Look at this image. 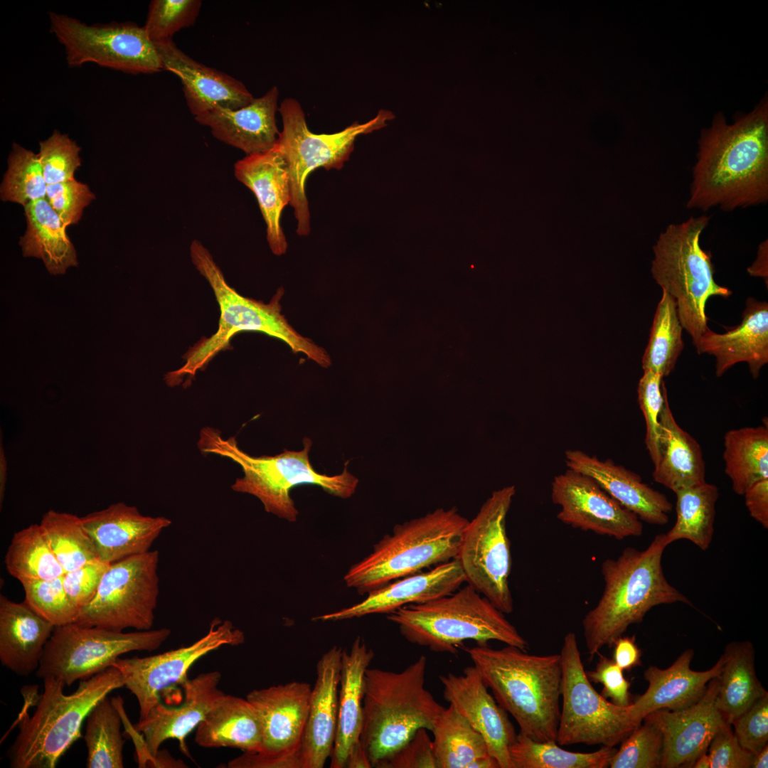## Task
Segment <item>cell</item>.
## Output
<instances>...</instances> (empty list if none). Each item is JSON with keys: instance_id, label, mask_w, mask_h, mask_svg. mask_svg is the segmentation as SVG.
Returning a JSON list of instances; mask_svg holds the SVG:
<instances>
[{"instance_id": "59", "label": "cell", "mask_w": 768, "mask_h": 768, "mask_svg": "<svg viewBox=\"0 0 768 768\" xmlns=\"http://www.w3.org/2000/svg\"><path fill=\"white\" fill-rule=\"evenodd\" d=\"M613 661L623 671H629L641 664V651L636 644L635 636H620L613 644Z\"/></svg>"}, {"instance_id": "31", "label": "cell", "mask_w": 768, "mask_h": 768, "mask_svg": "<svg viewBox=\"0 0 768 768\" xmlns=\"http://www.w3.org/2000/svg\"><path fill=\"white\" fill-rule=\"evenodd\" d=\"M698 353L716 358V375L721 376L736 363L746 362L754 378L768 362V304L753 298L747 300L742 320L724 334L710 329L695 345Z\"/></svg>"}, {"instance_id": "43", "label": "cell", "mask_w": 768, "mask_h": 768, "mask_svg": "<svg viewBox=\"0 0 768 768\" xmlns=\"http://www.w3.org/2000/svg\"><path fill=\"white\" fill-rule=\"evenodd\" d=\"M617 750L602 746L592 752H571L556 742H537L519 732L509 754L513 768H606Z\"/></svg>"}, {"instance_id": "47", "label": "cell", "mask_w": 768, "mask_h": 768, "mask_svg": "<svg viewBox=\"0 0 768 768\" xmlns=\"http://www.w3.org/2000/svg\"><path fill=\"white\" fill-rule=\"evenodd\" d=\"M21 585L24 602L53 625L58 626L76 622L80 611L65 592L63 575L51 580L24 582Z\"/></svg>"}, {"instance_id": "52", "label": "cell", "mask_w": 768, "mask_h": 768, "mask_svg": "<svg viewBox=\"0 0 768 768\" xmlns=\"http://www.w3.org/2000/svg\"><path fill=\"white\" fill-rule=\"evenodd\" d=\"M46 198L67 228L79 222L95 195L87 185L73 179L47 185Z\"/></svg>"}, {"instance_id": "4", "label": "cell", "mask_w": 768, "mask_h": 768, "mask_svg": "<svg viewBox=\"0 0 768 768\" xmlns=\"http://www.w3.org/2000/svg\"><path fill=\"white\" fill-rule=\"evenodd\" d=\"M192 263L212 288L220 316L217 331L198 341L184 355V364L169 372L164 378L170 387L178 385L186 378L191 380L196 373L222 350L230 346L233 337L241 331H258L287 343L294 353H302L324 368L331 364L329 355L311 339L302 336L281 313L280 287L268 304L240 295L226 282L224 275L207 248L198 240L190 246Z\"/></svg>"}, {"instance_id": "30", "label": "cell", "mask_w": 768, "mask_h": 768, "mask_svg": "<svg viewBox=\"0 0 768 768\" xmlns=\"http://www.w3.org/2000/svg\"><path fill=\"white\" fill-rule=\"evenodd\" d=\"M278 98L279 90L273 86L242 107H216L195 119L208 127L215 138L247 155L266 151L278 140L279 131L275 117L279 110Z\"/></svg>"}, {"instance_id": "3", "label": "cell", "mask_w": 768, "mask_h": 768, "mask_svg": "<svg viewBox=\"0 0 768 768\" xmlns=\"http://www.w3.org/2000/svg\"><path fill=\"white\" fill-rule=\"evenodd\" d=\"M499 705L511 714L520 732L537 742H556L560 715L562 661L560 654H529L506 645L466 648Z\"/></svg>"}, {"instance_id": "50", "label": "cell", "mask_w": 768, "mask_h": 768, "mask_svg": "<svg viewBox=\"0 0 768 768\" xmlns=\"http://www.w3.org/2000/svg\"><path fill=\"white\" fill-rule=\"evenodd\" d=\"M38 154L47 185L73 180L80 166V148L68 134L55 130L39 143Z\"/></svg>"}, {"instance_id": "8", "label": "cell", "mask_w": 768, "mask_h": 768, "mask_svg": "<svg viewBox=\"0 0 768 768\" xmlns=\"http://www.w3.org/2000/svg\"><path fill=\"white\" fill-rule=\"evenodd\" d=\"M303 444L304 448L299 451L284 449L274 456L253 457L241 450L234 437L223 439L218 430L207 427L201 431L198 447L204 454L225 457L241 466L244 475L231 486L233 491L255 496L267 513L295 522L299 511L290 495L294 486L316 485L331 495L348 498L355 493L358 483L348 471V462L340 474L328 476L317 472L309 458L312 442L305 437Z\"/></svg>"}, {"instance_id": "24", "label": "cell", "mask_w": 768, "mask_h": 768, "mask_svg": "<svg viewBox=\"0 0 768 768\" xmlns=\"http://www.w3.org/2000/svg\"><path fill=\"white\" fill-rule=\"evenodd\" d=\"M465 576L457 558L432 569L405 576L368 593L361 602L336 612L317 616L316 621L335 622L372 614H389L403 606L429 602L458 590Z\"/></svg>"}, {"instance_id": "49", "label": "cell", "mask_w": 768, "mask_h": 768, "mask_svg": "<svg viewBox=\"0 0 768 768\" xmlns=\"http://www.w3.org/2000/svg\"><path fill=\"white\" fill-rule=\"evenodd\" d=\"M201 5L200 0H153L143 27L154 43L172 39L174 33L195 23Z\"/></svg>"}, {"instance_id": "15", "label": "cell", "mask_w": 768, "mask_h": 768, "mask_svg": "<svg viewBox=\"0 0 768 768\" xmlns=\"http://www.w3.org/2000/svg\"><path fill=\"white\" fill-rule=\"evenodd\" d=\"M159 562L155 550L110 564L75 623L118 631L151 629L159 594Z\"/></svg>"}, {"instance_id": "17", "label": "cell", "mask_w": 768, "mask_h": 768, "mask_svg": "<svg viewBox=\"0 0 768 768\" xmlns=\"http://www.w3.org/2000/svg\"><path fill=\"white\" fill-rule=\"evenodd\" d=\"M312 688L305 682L255 689L246 696L260 718L262 749L244 752L228 762L229 768H301L300 748L309 715Z\"/></svg>"}, {"instance_id": "38", "label": "cell", "mask_w": 768, "mask_h": 768, "mask_svg": "<svg viewBox=\"0 0 768 768\" xmlns=\"http://www.w3.org/2000/svg\"><path fill=\"white\" fill-rule=\"evenodd\" d=\"M722 656L724 663L718 677L716 705L724 719L732 725L755 700L768 692L757 677L754 649L750 641L729 643Z\"/></svg>"}, {"instance_id": "25", "label": "cell", "mask_w": 768, "mask_h": 768, "mask_svg": "<svg viewBox=\"0 0 768 768\" xmlns=\"http://www.w3.org/2000/svg\"><path fill=\"white\" fill-rule=\"evenodd\" d=\"M154 45L163 70L175 74L181 81L186 104L194 117L216 107L236 110L254 99L241 81L196 61L172 39Z\"/></svg>"}, {"instance_id": "34", "label": "cell", "mask_w": 768, "mask_h": 768, "mask_svg": "<svg viewBox=\"0 0 768 768\" xmlns=\"http://www.w3.org/2000/svg\"><path fill=\"white\" fill-rule=\"evenodd\" d=\"M658 457L654 464L655 481L674 493L705 481V467L700 446L676 422L667 394L659 414Z\"/></svg>"}, {"instance_id": "60", "label": "cell", "mask_w": 768, "mask_h": 768, "mask_svg": "<svg viewBox=\"0 0 768 768\" xmlns=\"http://www.w3.org/2000/svg\"><path fill=\"white\" fill-rule=\"evenodd\" d=\"M346 767L370 768L372 767L366 752L361 742L356 743L349 752Z\"/></svg>"}, {"instance_id": "62", "label": "cell", "mask_w": 768, "mask_h": 768, "mask_svg": "<svg viewBox=\"0 0 768 768\" xmlns=\"http://www.w3.org/2000/svg\"><path fill=\"white\" fill-rule=\"evenodd\" d=\"M7 460L4 449V445L1 442H0V508H2V503L4 499L6 484L7 479Z\"/></svg>"}, {"instance_id": "22", "label": "cell", "mask_w": 768, "mask_h": 768, "mask_svg": "<svg viewBox=\"0 0 768 768\" xmlns=\"http://www.w3.org/2000/svg\"><path fill=\"white\" fill-rule=\"evenodd\" d=\"M220 679L221 673L217 671L188 678L182 685L185 696L180 705L166 706L160 701L134 725L133 729L142 734L143 747L151 758L158 756L161 745L169 739L177 740L181 751L191 757L186 739L225 694L218 688Z\"/></svg>"}, {"instance_id": "14", "label": "cell", "mask_w": 768, "mask_h": 768, "mask_svg": "<svg viewBox=\"0 0 768 768\" xmlns=\"http://www.w3.org/2000/svg\"><path fill=\"white\" fill-rule=\"evenodd\" d=\"M515 494L514 486L491 494L467 524L457 558L466 582L504 614L514 609L508 580L511 543L506 524Z\"/></svg>"}, {"instance_id": "20", "label": "cell", "mask_w": 768, "mask_h": 768, "mask_svg": "<svg viewBox=\"0 0 768 768\" xmlns=\"http://www.w3.org/2000/svg\"><path fill=\"white\" fill-rule=\"evenodd\" d=\"M718 677L710 681L701 698L690 707L680 710H655L643 719L661 732L660 767H693L699 755L708 751L718 729L727 722L716 705Z\"/></svg>"}, {"instance_id": "2", "label": "cell", "mask_w": 768, "mask_h": 768, "mask_svg": "<svg viewBox=\"0 0 768 768\" xmlns=\"http://www.w3.org/2000/svg\"><path fill=\"white\" fill-rule=\"evenodd\" d=\"M668 545L661 533L643 550L626 547L617 558L603 561V592L582 622L590 659L603 647L612 646L629 626L641 623L654 607L676 602L693 606L664 575L662 557Z\"/></svg>"}, {"instance_id": "32", "label": "cell", "mask_w": 768, "mask_h": 768, "mask_svg": "<svg viewBox=\"0 0 768 768\" xmlns=\"http://www.w3.org/2000/svg\"><path fill=\"white\" fill-rule=\"evenodd\" d=\"M54 628L24 602L18 603L1 594V664L18 676H27L36 671Z\"/></svg>"}, {"instance_id": "6", "label": "cell", "mask_w": 768, "mask_h": 768, "mask_svg": "<svg viewBox=\"0 0 768 768\" xmlns=\"http://www.w3.org/2000/svg\"><path fill=\"white\" fill-rule=\"evenodd\" d=\"M427 657L400 672L368 668L361 742L372 767L390 757L420 728L432 731L444 709L425 687Z\"/></svg>"}, {"instance_id": "51", "label": "cell", "mask_w": 768, "mask_h": 768, "mask_svg": "<svg viewBox=\"0 0 768 768\" xmlns=\"http://www.w3.org/2000/svg\"><path fill=\"white\" fill-rule=\"evenodd\" d=\"M663 378L653 371L644 370L638 385L639 404L646 423L645 443L654 464L658 457L659 414L667 394Z\"/></svg>"}, {"instance_id": "56", "label": "cell", "mask_w": 768, "mask_h": 768, "mask_svg": "<svg viewBox=\"0 0 768 768\" xmlns=\"http://www.w3.org/2000/svg\"><path fill=\"white\" fill-rule=\"evenodd\" d=\"M377 767L438 768L427 730L419 729L408 742Z\"/></svg>"}, {"instance_id": "41", "label": "cell", "mask_w": 768, "mask_h": 768, "mask_svg": "<svg viewBox=\"0 0 768 768\" xmlns=\"http://www.w3.org/2000/svg\"><path fill=\"white\" fill-rule=\"evenodd\" d=\"M119 708L118 696L110 699L106 695L88 713L84 735L87 749V767H124L122 709Z\"/></svg>"}, {"instance_id": "29", "label": "cell", "mask_w": 768, "mask_h": 768, "mask_svg": "<svg viewBox=\"0 0 768 768\" xmlns=\"http://www.w3.org/2000/svg\"><path fill=\"white\" fill-rule=\"evenodd\" d=\"M341 647L334 646L316 664L307 721L300 748L301 768H322L331 757L336 735Z\"/></svg>"}, {"instance_id": "16", "label": "cell", "mask_w": 768, "mask_h": 768, "mask_svg": "<svg viewBox=\"0 0 768 768\" xmlns=\"http://www.w3.org/2000/svg\"><path fill=\"white\" fill-rule=\"evenodd\" d=\"M50 30L64 46L69 66L87 63L131 74L163 70L154 43L144 28L130 23L87 25L50 12Z\"/></svg>"}, {"instance_id": "33", "label": "cell", "mask_w": 768, "mask_h": 768, "mask_svg": "<svg viewBox=\"0 0 768 768\" xmlns=\"http://www.w3.org/2000/svg\"><path fill=\"white\" fill-rule=\"evenodd\" d=\"M373 658V651L361 636L353 641L349 651H343L337 725L331 755V768L346 767L350 750L360 740L364 678Z\"/></svg>"}, {"instance_id": "64", "label": "cell", "mask_w": 768, "mask_h": 768, "mask_svg": "<svg viewBox=\"0 0 768 768\" xmlns=\"http://www.w3.org/2000/svg\"><path fill=\"white\" fill-rule=\"evenodd\" d=\"M694 768H710V759L708 751L703 752L695 761Z\"/></svg>"}, {"instance_id": "40", "label": "cell", "mask_w": 768, "mask_h": 768, "mask_svg": "<svg viewBox=\"0 0 768 768\" xmlns=\"http://www.w3.org/2000/svg\"><path fill=\"white\" fill-rule=\"evenodd\" d=\"M676 495V521L666 533L668 545L678 540L691 541L703 550L709 548L714 534L718 487L706 481L681 489Z\"/></svg>"}, {"instance_id": "13", "label": "cell", "mask_w": 768, "mask_h": 768, "mask_svg": "<svg viewBox=\"0 0 768 768\" xmlns=\"http://www.w3.org/2000/svg\"><path fill=\"white\" fill-rule=\"evenodd\" d=\"M562 708L556 742L615 747L639 725L627 707L608 701L593 688L585 670L574 632L565 634L560 651ZM641 725V724H640Z\"/></svg>"}, {"instance_id": "19", "label": "cell", "mask_w": 768, "mask_h": 768, "mask_svg": "<svg viewBox=\"0 0 768 768\" xmlns=\"http://www.w3.org/2000/svg\"><path fill=\"white\" fill-rule=\"evenodd\" d=\"M551 499L560 507L562 523L583 531L623 540L639 537L643 523L636 515L609 496L590 476L568 469L555 476Z\"/></svg>"}, {"instance_id": "55", "label": "cell", "mask_w": 768, "mask_h": 768, "mask_svg": "<svg viewBox=\"0 0 768 768\" xmlns=\"http://www.w3.org/2000/svg\"><path fill=\"white\" fill-rule=\"evenodd\" d=\"M109 566V564L97 560L65 572L63 586L65 592L79 611L92 600Z\"/></svg>"}, {"instance_id": "18", "label": "cell", "mask_w": 768, "mask_h": 768, "mask_svg": "<svg viewBox=\"0 0 768 768\" xmlns=\"http://www.w3.org/2000/svg\"><path fill=\"white\" fill-rule=\"evenodd\" d=\"M245 634L228 620L215 619L208 632L193 644L150 656L122 658L112 664L122 674L124 687L136 697L139 719L144 720L161 701L164 691L182 686L198 659L223 646H238Z\"/></svg>"}, {"instance_id": "37", "label": "cell", "mask_w": 768, "mask_h": 768, "mask_svg": "<svg viewBox=\"0 0 768 768\" xmlns=\"http://www.w3.org/2000/svg\"><path fill=\"white\" fill-rule=\"evenodd\" d=\"M431 732L438 768H500L482 735L452 706L444 708Z\"/></svg>"}, {"instance_id": "45", "label": "cell", "mask_w": 768, "mask_h": 768, "mask_svg": "<svg viewBox=\"0 0 768 768\" xmlns=\"http://www.w3.org/2000/svg\"><path fill=\"white\" fill-rule=\"evenodd\" d=\"M683 329L675 300L663 291L642 358L644 370L653 371L663 378L672 372L683 348Z\"/></svg>"}, {"instance_id": "48", "label": "cell", "mask_w": 768, "mask_h": 768, "mask_svg": "<svg viewBox=\"0 0 768 768\" xmlns=\"http://www.w3.org/2000/svg\"><path fill=\"white\" fill-rule=\"evenodd\" d=\"M636 727L622 742L610 760L611 768L660 767L663 738L658 727L648 720Z\"/></svg>"}, {"instance_id": "46", "label": "cell", "mask_w": 768, "mask_h": 768, "mask_svg": "<svg viewBox=\"0 0 768 768\" xmlns=\"http://www.w3.org/2000/svg\"><path fill=\"white\" fill-rule=\"evenodd\" d=\"M46 188L38 155L14 143L1 184V199L24 206L31 201L46 198Z\"/></svg>"}, {"instance_id": "28", "label": "cell", "mask_w": 768, "mask_h": 768, "mask_svg": "<svg viewBox=\"0 0 768 768\" xmlns=\"http://www.w3.org/2000/svg\"><path fill=\"white\" fill-rule=\"evenodd\" d=\"M693 655L692 649H687L666 668L648 667L644 673L649 683L647 690L627 707L635 723L640 725L648 714L655 710H680L701 698L710 681L720 675L724 658L722 655L709 670L696 671L690 668Z\"/></svg>"}, {"instance_id": "27", "label": "cell", "mask_w": 768, "mask_h": 768, "mask_svg": "<svg viewBox=\"0 0 768 768\" xmlns=\"http://www.w3.org/2000/svg\"><path fill=\"white\" fill-rule=\"evenodd\" d=\"M236 178L255 194L266 224L267 240L276 255L287 243L280 225L282 212L291 201L287 162L277 142L266 151L248 154L234 166Z\"/></svg>"}, {"instance_id": "57", "label": "cell", "mask_w": 768, "mask_h": 768, "mask_svg": "<svg viewBox=\"0 0 768 768\" xmlns=\"http://www.w3.org/2000/svg\"><path fill=\"white\" fill-rule=\"evenodd\" d=\"M586 674L591 683L602 685L601 695L604 698H610L612 703L623 708L631 704L630 683L612 658L600 655L594 670Z\"/></svg>"}, {"instance_id": "1", "label": "cell", "mask_w": 768, "mask_h": 768, "mask_svg": "<svg viewBox=\"0 0 768 768\" xmlns=\"http://www.w3.org/2000/svg\"><path fill=\"white\" fill-rule=\"evenodd\" d=\"M767 200V102L732 124L719 113L702 130L687 208L731 211Z\"/></svg>"}, {"instance_id": "63", "label": "cell", "mask_w": 768, "mask_h": 768, "mask_svg": "<svg viewBox=\"0 0 768 768\" xmlns=\"http://www.w3.org/2000/svg\"><path fill=\"white\" fill-rule=\"evenodd\" d=\"M768 767V745L753 754L752 768H767Z\"/></svg>"}, {"instance_id": "7", "label": "cell", "mask_w": 768, "mask_h": 768, "mask_svg": "<svg viewBox=\"0 0 768 768\" xmlns=\"http://www.w3.org/2000/svg\"><path fill=\"white\" fill-rule=\"evenodd\" d=\"M504 614L467 584L450 594L403 606L387 619L407 641L437 653L456 654L469 640L478 645L498 641L526 651L528 641Z\"/></svg>"}, {"instance_id": "21", "label": "cell", "mask_w": 768, "mask_h": 768, "mask_svg": "<svg viewBox=\"0 0 768 768\" xmlns=\"http://www.w3.org/2000/svg\"><path fill=\"white\" fill-rule=\"evenodd\" d=\"M443 698L484 738L500 768H513L509 747L517 734L507 712L489 693L479 671L468 666L461 675H440Z\"/></svg>"}, {"instance_id": "54", "label": "cell", "mask_w": 768, "mask_h": 768, "mask_svg": "<svg viewBox=\"0 0 768 768\" xmlns=\"http://www.w3.org/2000/svg\"><path fill=\"white\" fill-rule=\"evenodd\" d=\"M731 724L725 722L716 731L708 748L710 768H750L753 754L740 744Z\"/></svg>"}, {"instance_id": "23", "label": "cell", "mask_w": 768, "mask_h": 768, "mask_svg": "<svg viewBox=\"0 0 768 768\" xmlns=\"http://www.w3.org/2000/svg\"><path fill=\"white\" fill-rule=\"evenodd\" d=\"M80 519L98 560L109 565L149 551L162 531L171 524L166 517L144 516L137 507L122 501Z\"/></svg>"}, {"instance_id": "35", "label": "cell", "mask_w": 768, "mask_h": 768, "mask_svg": "<svg viewBox=\"0 0 768 768\" xmlns=\"http://www.w3.org/2000/svg\"><path fill=\"white\" fill-rule=\"evenodd\" d=\"M262 727L252 705L242 698L226 695L217 701L198 725L196 743L204 748L231 747L244 752L262 749Z\"/></svg>"}, {"instance_id": "58", "label": "cell", "mask_w": 768, "mask_h": 768, "mask_svg": "<svg viewBox=\"0 0 768 768\" xmlns=\"http://www.w3.org/2000/svg\"><path fill=\"white\" fill-rule=\"evenodd\" d=\"M750 515L764 528H768V479L760 480L744 493Z\"/></svg>"}, {"instance_id": "11", "label": "cell", "mask_w": 768, "mask_h": 768, "mask_svg": "<svg viewBox=\"0 0 768 768\" xmlns=\"http://www.w3.org/2000/svg\"><path fill=\"white\" fill-rule=\"evenodd\" d=\"M282 129L277 144L287 165L289 176L291 201L297 220V233L305 236L310 232V217L305 183L308 176L315 169H340L352 153L356 139L385 127L394 117L388 110H380L370 121L361 124L355 122L344 129L333 134H315L306 124V116L300 103L295 99L286 98L279 107Z\"/></svg>"}, {"instance_id": "12", "label": "cell", "mask_w": 768, "mask_h": 768, "mask_svg": "<svg viewBox=\"0 0 768 768\" xmlns=\"http://www.w3.org/2000/svg\"><path fill=\"white\" fill-rule=\"evenodd\" d=\"M170 635L168 628L123 632L77 623L55 626L36 674L70 686L111 667L122 654L156 650Z\"/></svg>"}, {"instance_id": "61", "label": "cell", "mask_w": 768, "mask_h": 768, "mask_svg": "<svg viewBox=\"0 0 768 768\" xmlns=\"http://www.w3.org/2000/svg\"><path fill=\"white\" fill-rule=\"evenodd\" d=\"M748 272L753 276L767 277V240L762 242L758 249L757 257L754 263L747 269Z\"/></svg>"}, {"instance_id": "26", "label": "cell", "mask_w": 768, "mask_h": 768, "mask_svg": "<svg viewBox=\"0 0 768 768\" xmlns=\"http://www.w3.org/2000/svg\"><path fill=\"white\" fill-rule=\"evenodd\" d=\"M568 469L592 478L614 500L649 524L663 526L673 506L666 496L642 482L636 473L611 459L601 460L578 449L565 453Z\"/></svg>"}, {"instance_id": "9", "label": "cell", "mask_w": 768, "mask_h": 768, "mask_svg": "<svg viewBox=\"0 0 768 768\" xmlns=\"http://www.w3.org/2000/svg\"><path fill=\"white\" fill-rule=\"evenodd\" d=\"M469 521L454 507L437 508L395 526L343 577L348 587L368 594L388 583L458 556Z\"/></svg>"}, {"instance_id": "5", "label": "cell", "mask_w": 768, "mask_h": 768, "mask_svg": "<svg viewBox=\"0 0 768 768\" xmlns=\"http://www.w3.org/2000/svg\"><path fill=\"white\" fill-rule=\"evenodd\" d=\"M43 681L35 711L31 716L21 715L18 734L6 752L12 768H54L80 737L92 708L112 690L124 687L122 674L114 666L81 680L69 695L64 693L61 680L48 676Z\"/></svg>"}, {"instance_id": "36", "label": "cell", "mask_w": 768, "mask_h": 768, "mask_svg": "<svg viewBox=\"0 0 768 768\" xmlns=\"http://www.w3.org/2000/svg\"><path fill=\"white\" fill-rule=\"evenodd\" d=\"M27 222L19 245L24 257L43 260L51 274H63L78 265L75 249L66 227L46 198L31 201L24 206Z\"/></svg>"}, {"instance_id": "42", "label": "cell", "mask_w": 768, "mask_h": 768, "mask_svg": "<svg viewBox=\"0 0 768 768\" xmlns=\"http://www.w3.org/2000/svg\"><path fill=\"white\" fill-rule=\"evenodd\" d=\"M7 572L21 583L65 574L39 524L14 533L4 558Z\"/></svg>"}, {"instance_id": "44", "label": "cell", "mask_w": 768, "mask_h": 768, "mask_svg": "<svg viewBox=\"0 0 768 768\" xmlns=\"http://www.w3.org/2000/svg\"><path fill=\"white\" fill-rule=\"evenodd\" d=\"M40 525L65 572L99 560L80 517L49 510L43 515Z\"/></svg>"}, {"instance_id": "53", "label": "cell", "mask_w": 768, "mask_h": 768, "mask_svg": "<svg viewBox=\"0 0 768 768\" xmlns=\"http://www.w3.org/2000/svg\"><path fill=\"white\" fill-rule=\"evenodd\" d=\"M732 725L740 744L753 754L768 745V693L755 700Z\"/></svg>"}, {"instance_id": "39", "label": "cell", "mask_w": 768, "mask_h": 768, "mask_svg": "<svg viewBox=\"0 0 768 768\" xmlns=\"http://www.w3.org/2000/svg\"><path fill=\"white\" fill-rule=\"evenodd\" d=\"M745 427L724 437L725 472L732 490L743 496L754 483L768 479V426Z\"/></svg>"}, {"instance_id": "10", "label": "cell", "mask_w": 768, "mask_h": 768, "mask_svg": "<svg viewBox=\"0 0 768 768\" xmlns=\"http://www.w3.org/2000/svg\"><path fill=\"white\" fill-rule=\"evenodd\" d=\"M710 217L702 215L672 223L660 233L653 247L651 272L656 282L676 302L681 324L694 346L709 327L705 304L713 296L728 297L732 292L714 279L710 255L700 238Z\"/></svg>"}]
</instances>
